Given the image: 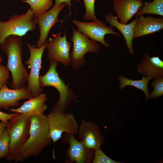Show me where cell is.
Wrapping results in <instances>:
<instances>
[{
  "label": "cell",
  "mask_w": 163,
  "mask_h": 163,
  "mask_svg": "<svg viewBox=\"0 0 163 163\" xmlns=\"http://www.w3.org/2000/svg\"><path fill=\"white\" fill-rule=\"evenodd\" d=\"M14 114V113H8L0 111V120L2 122L7 123Z\"/></svg>",
  "instance_id": "29"
},
{
  "label": "cell",
  "mask_w": 163,
  "mask_h": 163,
  "mask_svg": "<svg viewBox=\"0 0 163 163\" xmlns=\"http://www.w3.org/2000/svg\"><path fill=\"white\" fill-rule=\"evenodd\" d=\"M9 77V71L0 63V88L6 85Z\"/></svg>",
  "instance_id": "27"
},
{
  "label": "cell",
  "mask_w": 163,
  "mask_h": 163,
  "mask_svg": "<svg viewBox=\"0 0 163 163\" xmlns=\"http://www.w3.org/2000/svg\"><path fill=\"white\" fill-rule=\"evenodd\" d=\"M53 0H22L28 4L34 15H37L49 10L53 5Z\"/></svg>",
  "instance_id": "22"
},
{
  "label": "cell",
  "mask_w": 163,
  "mask_h": 163,
  "mask_svg": "<svg viewBox=\"0 0 163 163\" xmlns=\"http://www.w3.org/2000/svg\"><path fill=\"white\" fill-rule=\"evenodd\" d=\"M153 78L151 77L143 75L141 79L135 80L129 79L121 75L118 78V80L120 81L118 88L120 90H121L127 86H134L142 91L145 94L146 98L149 100L148 84L150 80Z\"/></svg>",
  "instance_id": "20"
},
{
  "label": "cell",
  "mask_w": 163,
  "mask_h": 163,
  "mask_svg": "<svg viewBox=\"0 0 163 163\" xmlns=\"http://www.w3.org/2000/svg\"><path fill=\"white\" fill-rule=\"evenodd\" d=\"M143 0H113V11L120 22L127 24L143 5Z\"/></svg>",
  "instance_id": "15"
},
{
  "label": "cell",
  "mask_w": 163,
  "mask_h": 163,
  "mask_svg": "<svg viewBox=\"0 0 163 163\" xmlns=\"http://www.w3.org/2000/svg\"><path fill=\"white\" fill-rule=\"evenodd\" d=\"M10 144V137L6 128L0 136V156L6 157L7 155Z\"/></svg>",
  "instance_id": "25"
},
{
  "label": "cell",
  "mask_w": 163,
  "mask_h": 163,
  "mask_svg": "<svg viewBox=\"0 0 163 163\" xmlns=\"http://www.w3.org/2000/svg\"><path fill=\"white\" fill-rule=\"evenodd\" d=\"M2 60V57L0 56V63H1Z\"/></svg>",
  "instance_id": "31"
},
{
  "label": "cell",
  "mask_w": 163,
  "mask_h": 163,
  "mask_svg": "<svg viewBox=\"0 0 163 163\" xmlns=\"http://www.w3.org/2000/svg\"><path fill=\"white\" fill-rule=\"evenodd\" d=\"M66 33V30L62 37L60 32L53 34V38L48 42L47 57L50 62H60L69 66L71 64L70 49L72 46L70 42L67 40Z\"/></svg>",
  "instance_id": "11"
},
{
  "label": "cell",
  "mask_w": 163,
  "mask_h": 163,
  "mask_svg": "<svg viewBox=\"0 0 163 163\" xmlns=\"http://www.w3.org/2000/svg\"><path fill=\"white\" fill-rule=\"evenodd\" d=\"M146 14L163 16V0H154L146 2L140 8L136 14L137 16Z\"/></svg>",
  "instance_id": "21"
},
{
  "label": "cell",
  "mask_w": 163,
  "mask_h": 163,
  "mask_svg": "<svg viewBox=\"0 0 163 163\" xmlns=\"http://www.w3.org/2000/svg\"><path fill=\"white\" fill-rule=\"evenodd\" d=\"M114 161L107 156L101 148L94 151L92 163H120Z\"/></svg>",
  "instance_id": "26"
},
{
  "label": "cell",
  "mask_w": 163,
  "mask_h": 163,
  "mask_svg": "<svg viewBox=\"0 0 163 163\" xmlns=\"http://www.w3.org/2000/svg\"><path fill=\"white\" fill-rule=\"evenodd\" d=\"M163 28V18L153 16L137 17L133 39L158 32Z\"/></svg>",
  "instance_id": "16"
},
{
  "label": "cell",
  "mask_w": 163,
  "mask_h": 163,
  "mask_svg": "<svg viewBox=\"0 0 163 163\" xmlns=\"http://www.w3.org/2000/svg\"><path fill=\"white\" fill-rule=\"evenodd\" d=\"M58 62H50L47 72L40 75L39 82L40 87H52L58 91L59 98L52 111H65L67 107L77 98L74 91L59 77L56 70Z\"/></svg>",
  "instance_id": "4"
},
{
  "label": "cell",
  "mask_w": 163,
  "mask_h": 163,
  "mask_svg": "<svg viewBox=\"0 0 163 163\" xmlns=\"http://www.w3.org/2000/svg\"><path fill=\"white\" fill-rule=\"evenodd\" d=\"M77 134L79 141L86 148L94 151L100 148L104 142V136L94 122L82 119Z\"/></svg>",
  "instance_id": "13"
},
{
  "label": "cell",
  "mask_w": 163,
  "mask_h": 163,
  "mask_svg": "<svg viewBox=\"0 0 163 163\" xmlns=\"http://www.w3.org/2000/svg\"><path fill=\"white\" fill-rule=\"evenodd\" d=\"M67 4L64 3L59 5H55L50 10L37 15L34 16V19L38 25L40 35L37 43V47L41 46L45 42L51 28L58 22L61 24L62 20H59L58 15Z\"/></svg>",
  "instance_id": "12"
},
{
  "label": "cell",
  "mask_w": 163,
  "mask_h": 163,
  "mask_svg": "<svg viewBox=\"0 0 163 163\" xmlns=\"http://www.w3.org/2000/svg\"><path fill=\"white\" fill-rule=\"evenodd\" d=\"M137 72L143 75L153 78L163 76V61L158 56L150 57L146 53L137 65Z\"/></svg>",
  "instance_id": "18"
},
{
  "label": "cell",
  "mask_w": 163,
  "mask_h": 163,
  "mask_svg": "<svg viewBox=\"0 0 163 163\" xmlns=\"http://www.w3.org/2000/svg\"><path fill=\"white\" fill-rule=\"evenodd\" d=\"M22 45L20 37L14 35L7 37L0 43V49L7 57L6 68L12 75L10 87L13 89L22 87L28 81L29 73L22 61Z\"/></svg>",
  "instance_id": "2"
},
{
  "label": "cell",
  "mask_w": 163,
  "mask_h": 163,
  "mask_svg": "<svg viewBox=\"0 0 163 163\" xmlns=\"http://www.w3.org/2000/svg\"><path fill=\"white\" fill-rule=\"evenodd\" d=\"M29 136L14 161L21 162L41 153L53 142L50 137L47 115L44 113L30 117Z\"/></svg>",
  "instance_id": "1"
},
{
  "label": "cell",
  "mask_w": 163,
  "mask_h": 163,
  "mask_svg": "<svg viewBox=\"0 0 163 163\" xmlns=\"http://www.w3.org/2000/svg\"><path fill=\"white\" fill-rule=\"evenodd\" d=\"M77 30L90 40L101 43L104 46L109 48L110 45L104 40L105 35L113 34L120 37V34L115 31L111 27H108L105 22L98 20L91 22H85L76 19L72 21Z\"/></svg>",
  "instance_id": "10"
},
{
  "label": "cell",
  "mask_w": 163,
  "mask_h": 163,
  "mask_svg": "<svg viewBox=\"0 0 163 163\" xmlns=\"http://www.w3.org/2000/svg\"><path fill=\"white\" fill-rule=\"evenodd\" d=\"M85 8V13L83 18L85 20L95 21L98 20L95 14V0H83Z\"/></svg>",
  "instance_id": "24"
},
{
  "label": "cell",
  "mask_w": 163,
  "mask_h": 163,
  "mask_svg": "<svg viewBox=\"0 0 163 163\" xmlns=\"http://www.w3.org/2000/svg\"><path fill=\"white\" fill-rule=\"evenodd\" d=\"M55 1V4L56 5H59L62 3H66L67 5L69 7V13L67 15V17L64 19L63 20L64 21L68 17L72 14V12L71 11V7L72 5L71 1L73 0H54ZM77 0L78 2H80L81 0Z\"/></svg>",
  "instance_id": "28"
},
{
  "label": "cell",
  "mask_w": 163,
  "mask_h": 163,
  "mask_svg": "<svg viewBox=\"0 0 163 163\" xmlns=\"http://www.w3.org/2000/svg\"><path fill=\"white\" fill-rule=\"evenodd\" d=\"M71 40L73 45L72 51L70 53L71 65L74 70L79 69L85 65L86 54L97 53L101 48L98 43L90 40L73 27Z\"/></svg>",
  "instance_id": "7"
},
{
  "label": "cell",
  "mask_w": 163,
  "mask_h": 163,
  "mask_svg": "<svg viewBox=\"0 0 163 163\" xmlns=\"http://www.w3.org/2000/svg\"><path fill=\"white\" fill-rule=\"evenodd\" d=\"M47 43L48 41H46L39 48L35 47L28 43L26 44L29 51L30 57L25 63L30 69L27 88L33 97L38 95L43 91L39 83V74L43 54Z\"/></svg>",
  "instance_id": "8"
},
{
  "label": "cell",
  "mask_w": 163,
  "mask_h": 163,
  "mask_svg": "<svg viewBox=\"0 0 163 163\" xmlns=\"http://www.w3.org/2000/svg\"><path fill=\"white\" fill-rule=\"evenodd\" d=\"M47 117L50 135L54 144L64 133L77 134L79 126L72 113L52 110Z\"/></svg>",
  "instance_id": "6"
},
{
  "label": "cell",
  "mask_w": 163,
  "mask_h": 163,
  "mask_svg": "<svg viewBox=\"0 0 163 163\" xmlns=\"http://www.w3.org/2000/svg\"><path fill=\"white\" fill-rule=\"evenodd\" d=\"M0 158H1V157H0Z\"/></svg>",
  "instance_id": "32"
},
{
  "label": "cell",
  "mask_w": 163,
  "mask_h": 163,
  "mask_svg": "<svg viewBox=\"0 0 163 163\" xmlns=\"http://www.w3.org/2000/svg\"><path fill=\"white\" fill-rule=\"evenodd\" d=\"M33 97L25 85L19 88L10 89L5 85L0 89V109L17 107L20 104V100Z\"/></svg>",
  "instance_id": "14"
},
{
  "label": "cell",
  "mask_w": 163,
  "mask_h": 163,
  "mask_svg": "<svg viewBox=\"0 0 163 163\" xmlns=\"http://www.w3.org/2000/svg\"><path fill=\"white\" fill-rule=\"evenodd\" d=\"M31 8L24 14H15L6 21H0V43L8 36L25 35L29 31L35 30L37 23Z\"/></svg>",
  "instance_id": "5"
},
{
  "label": "cell",
  "mask_w": 163,
  "mask_h": 163,
  "mask_svg": "<svg viewBox=\"0 0 163 163\" xmlns=\"http://www.w3.org/2000/svg\"><path fill=\"white\" fill-rule=\"evenodd\" d=\"M105 19L111 27L116 28L122 33L125 39L129 53L131 55L134 54L133 46V40L137 17L129 24H123L120 22L118 19L113 14L110 13L105 16Z\"/></svg>",
  "instance_id": "19"
},
{
  "label": "cell",
  "mask_w": 163,
  "mask_h": 163,
  "mask_svg": "<svg viewBox=\"0 0 163 163\" xmlns=\"http://www.w3.org/2000/svg\"><path fill=\"white\" fill-rule=\"evenodd\" d=\"M47 99V94L41 93L24 102L20 107L8 109L10 112L18 113L30 117L44 113L47 109L45 102Z\"/></svg>",
  "instance_id": "17"
},
{
  "label": "cell",
  "mask_w": 163,
  "mask_h": 163,
  "mask_svg": "<svg viewBox=\"0 0 163 163\" xmlns=\"http://www.w3.org/2000/svg\"><path fill=\"white\" fill-rule=\"evenodd\" d=\"M154 89L149 94V98L155 99L163 95V76L154 78L151 84Z\"/></svg>",
  "instance_id": "23"
},
{
  "label": "cell",
  "mask_w": 163,
  "mask_h": 163,
  "mask_svg": "<svg viewBox=\"0 0 163 163\" xmlns=\"http://www.w3.org/2000/svg\"><path fill=\"white\" fill-rule=\"evenodd\" d=\"M7 123L6 129L10 137V144L6 159L14 161L29 136L31 122L30 117L14 113Z\"/></svg>",
  "instance_id": "3"
},
{
  "label": "cell",
  "mask_w": 163,
  "mask_h": 163,
  "mask_svg": "<svg viewBox=\"0 0 163 163\" xmlns=\"http://www.w3.org/2000/svg\"><path fill=\"white\" fill-rule=\"evenodd\" d=\"M61 139L62 142L69 145L65 153V162L67 163H91L93 161L94 151L86 148L78 140L75 135L64 133Z\"/></svg>",
  "instance_id": "9"
},
{
  "label": "cell",
  "mask_w": 163,
  "mask_h": 163,
  "mask_svg": "<svg viewBox=\"0 0 163 163\" xmlns=\"http://www.w3.org/2000/svg\"><path fill=\"white\" fill-rule=\"evenodd\" d=\"M7 123L2 122H0V136L6 129Z\"/></svg>",
  "instance_id": "30"
}]
</instances>
